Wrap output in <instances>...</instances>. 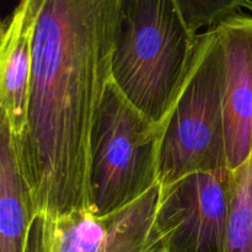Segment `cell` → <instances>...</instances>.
Segmentation results:
<instances>
[{"label":"cell","mask_w":252,"mask_h":252,"mask_svg":"<svg viewBox=\"0 0 252 252\" xmlns=\"http://www.w3.org/2000/svg\"><path fill=\"white\" fill-rule=\"evenodd\" d=\"M122 0H42L27 122L15 142L39 213L94 209V135L108 85Z\"/></svg>","instance_id":"6da1fadb"},{"label":"cell","mask_w":252,"mask_h":252,"mask_svg":"<svg viewBox=\"0 0 252 252\" xmlns=\"http://www.w3.org/2000/svg\"><path fill=\"white\" fill-rule=\"evenodd\" d=\"M197 37L177 0H122L112 80L161 128L186 80Z\"/></svg>","instance_id":"7a4b0ae2"},{"label":"cell","mask_w":252,"mask_h":252,"mask_svg":"<svg viewBox=\"0 0 252 252\" xmlns=\"http://www.w3.org/2000/svg\"><path fill=\"white\" fill-rule=\"evenodd\" d=\"M224 58L218 29L197 37L193 61L162 129L161 186L194 172L229 170L223 116Z\"/></svg>","instance_id":"3957f363"},{"label":"cell","mask_w":252,"mask_h":252,"mask_svg":"<svg viewBox=\"0 0 252 252\" xmlns=\"http://www.w3.org/2000/svg\"><path fill=\"white\" fill-rule=\"evenodd\" d=\"M164 130L111 81L94 135V211L108 216L160 185Z\"/></svg>","instance_id":"277c9868"},{"label":"cell","mask_w":252,"mask_h":252,"mask_svg":"<svg viewBox=\"0 0 252 252\" xmlns=\"http://www.w3.org/2000/svg\"><path fill=\"white\" fill-rule=\"evenodd\" d=\"M160 185L129 206L97 216L94 209L33 217L26 252H166L157 228Z\"/></svg>","instance_id":"5b68a950"},{"label":"cell","mask_w":252,"mask_h":252,"mask_svg":"<svg viewBox=\"0 0 252 252\" xmlns=\"http://www.w3.org/2000/svg\"><path fill=\"white\" fill-rule=\"evenodd\" d=\"M230 197V170L160 185L157 228L166 252H225Z\"/></svg>","instance_id":"8992f818"},{"label":"cell","mask_w":252,"mask_h":252,"mask_svg":"<svg viewBox=\"0 0 252 252\" xmlns=\"http://www.w3.org/2000/svg\"><path fill=\"white\" fill-rule=\"evenodd\" d=\"M224 58L223 116L230 171L252 154V1L218 27Z\"/></svg>","instance_id":"52a82bcc"},{"label":"cell","mask_w":252,"mask_h":252,"mask_svg":"<svg viewBox=\"0 0 252 252\" xmlns=\"http://www.w3.org/2000/svg\"><path fill=\"white\" fill-rule=\"evenodd\" d=\"M42 0H22L1 25L0 108L15 142L26 128L33 42Z\"/></svg>","instance_id":"ba28073f"},{"label":"cell","mask_w":252,"mask_h":252,"mask_svg":"<svg viewBox=\"0 0 252 252\" xmlns=\"http://www.w3.org/2000/svg\"><path fill=\"white\" fill-rule=\"evenodd\" d=\"M33 217L14 138L0 116V252H26Z\"/></svg>","instance_id":"9c48e42d"},{"label":"cell","mask_w":252,"mask_h":252,"mask_svg":"<svg viewBox=\"0 0 252 252\" xmlns=\"http://www.w3.org/2000/svg\"><path fill=\"white\" fill-rule=\"evenodd\" d=\"M225 252H252V154L231 171Z\"/></svg>","instance_id":"30bf717a"},{"label":"cell","mask_w":252,"mask_h":252,"mask_svg":"<svg viewBox=\"0 0 252 252\" xmlns=\"http://www.w3.org/2000/svg\"><path fill=\"white\" fill-rule=\"evenodd\" d=\"M194 36L218 29L244 9L245 0H177Z\"/></svg>","instance_id":"8fae6325"}]
</instances>
